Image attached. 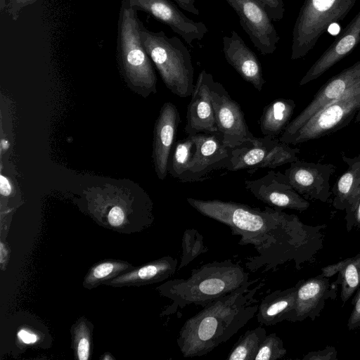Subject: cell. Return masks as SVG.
<instances>
[{"instance_id":"6da1fadb","label":"cell","mask_w":360,"mask_h":360,"mask_svg":"<svg viewBox=\"0 0 360 360\" xmlns=\"http://www.w3.org/2000/svg\"><path fill=\"white\" fill-rule=\"evenodd\" d=\"M188 203L205 217L227 226L240 236L238 244L252 245L257 255L247 259L246 269H275L294 261L297 269L321 248V229L303 224L295 214L266 206L259 207L233 201L187 198Z\"/></svg>"},{"instance_id":"7a4b0ae2","label":"cell","mask_w":360,"mask_h":360,"mask_svg":"<svg viewBox=\"0 0 360 360\" xmlns=\"http://www.w3.org/2000/svg\"><path fill=\"white\" fill-rule=\"evenodd\" d=\"M249 281L235 291L207 304L186 321L176 340L185 358L201 356L226 342L257 314L255 295L264 283Z\"/></svg>"},{"instance_id":"3957f363","label":"cell","mask_w":360,"mask_h":360,"mask_svg":"<svg viewBox=\"0 0 360 360\" xmlns=\"http://www.w3.org/2000/svg\"><path fill=\"white\" fill-rule=\"evenodd\" d=\"M248 282V272L230 259L207 263L193 269L187 279L171 280L157 288L162 296L171 300L162 314H172L191 304L203 307Z\"/></svg>"},{"instance_id":"277c9868","label":"cell","mask_w":360,"mask_h":360,"mask_svg":"<svg viewBox=\"0 0 360 360\" xmlns=\"http://www.w3.org/2000/svg\"><path fill=\"white\" fill-rule=\"evenodd\" d=\"M140 37L166 87L181 98L191 96L194 68L190 51L181 40L177 37H169L162 31H149L142 24Z\"/></svg>"},{"instance_id":"5b68a950","label":"cell","mask_w":360,"mask_h":360,"mask_svg":"<svg viewBox=\"0 0 360 360\" xmlns=\"http://www.w3.org/2000/svg\"><path fill=\"white\" fill-rule=\"evenodd\" d=\"M141 25L136 10L131 7L122 9L117 50L126 81L133 90L146 97L157 92V77L141 40Z\"/></svg>"},{"instance_id":"8992f818","label":"cell","mask_w":360,"mask_h":360,"mask_svg":"<svg viewBox=\"0 0 360 360\" xmlns=\"http://www.w3.org/2000/svg\"><path fill=\"white\" fill-rule=\"evenodd\" d=\"M357 0H304L292 30L291 60L304 58L333 24L343 20Z\"/></svg>"},{"instance_id":"52a82bcc","label":"cell","mask_w":360,"mask_h":360,"mask_svg":"<svg viewBox=\"0 0 360 360\" xmlns=\"http://www.w3.org/2000/svg\"><path fill=\"white\" fill-rule=\"evenodd\" d=\"M354 118L360 122V84L323 107L283 143L296 145L322 138L347 127Z\"/></svg>"},{"instance_id":"ba28073f","label":"cell","mask_w":360,"mask_h":360,"mask_svg":"<svg viewBox=\"0 0 360 360\" xmlns=\"http://www.w3.org/2000/svg\"><path fill=\"white\" fill-rule=\"evenodd\" d=\"M300 150L281 142L278 138L264 136L246 140L232 148L227 170L237 172L248 169L252 174L258 169H274L297 160Z\"/></svg>"},{"instance_id":"9c48e42d","label":"cell","mask_w":360,"mask_h":360,"mask_svg":"<svg viewBox=\"0 0 360 360\" xmlns=\"http://www.w3.org/2000/svg\"><path fill=\"white\" fill-rule=\"evenodd\" d=\"M237 13L240 24L254 46L266 56L273 53L279 41L272 20L257 0H225Z\"/></svg>"},{"instance_id":"30bf717a","label":"cell","mask_w":360,"mask_h":360,"mask_svg":"<svg viewBox=\"0 0 360 360\" xmlns=\"http://www.w3.org/2000/svg\"><path fill=\"white\" fill-rule=\"evenodd\" d=\"M211 96L217 133L227 146L233 148L255 137L248 128L240 105L230 96L221 83L213 82Z\"/></svg>"},{"instance_id":"8fae6325","label":"cell","mask_w":360,"mask_h":360,"mask_svg":"<svg viewBox=\"0 0 360 360\" xmlns=\"http://www.w3.org/2000/svg\"><path fill=\"white\" fill-rule=\"evenodd\" d=\"M245 186L257 199L271 207L303 212L310 206L309 202L290 186L281 172L270 170L262 177L245 180Z\"/></svg>"},{"instance_id":"7c38bea8","label":"cell","mask_w":360,"mask_h":360,"mask_svg":"<svg viewBox=\"0 0 360 360\" xmlns=\"http://www.w3.org/2000/svg\"><path fill=\"white\" fill-rule=\"evenodd\" d=\"M359 84H360V60L329 79L319 89L307 106L290 122L278 137L279 141L284 142L316 112Z\"/></svg>"},{"instance_id":"4fadbf2b","label":"cell","mask_w":360,"mask_h":360,"mask_svg":"<svg viewBox=\"0 0 360 360\" xmlns=\"http://www.w3.org/2000/svg\"><path fill=\"white\" fill-rule=\"evenodd\" d=\"M335 167L332 164H321L295 160L285 169L290 186L303 198L326 202L331 195L330 179Z\"/></svg>"},{"instance_id":"5bb4252c","label":"cell","mask_w":360,"mask_h":360,"mask_svg":"<svg viewBox=\"0 0 360 360\" xmlns=\"http://www.w3.org/2000/svg\"><path fill=\"white\" fill-rule=\"evenodd\" d=\"M192 137L196 151L193 164L182 182L201 181L212 172L228 167L232 148L224 142L219 133H199Z\"/></svg>"},{"instance_id":"9a60e30c","label":"cell","mask_w":360,"mask_h":360,"mask_svg":"<svg viewBox=\"0 0 360 360\" xmlns=\"http://www.w3.org/2000/svg\"><path fill=\"white\" fill-rule=\"evenodd\" d=\"M129 7L151 15L167 25L188 44L200 41L208 29L202 22H195L188 18L170 0H128Z\"/></svg>"},{"instance_id":"2e32d148","label":"cell","mask_w":360,"mask_h":360,"mask_svg":"<svg viewBox=\"0 0 360 360\" xmlns=\"http://www.w3.org/2000/svg\"><path fill=\"white\" fill-rule=\"evenodd\" d=\"M213 82L212 75L205 70L199 73L187 108L184 131L188 136L218 132L211 96Z\"/></svg>"},{"instance_id":"e0dca14e","label":"cell","mask_w":360,"mask_h":360,"mask_svg":"<svg viewBox=\"0 0 360 360\" xmlns=\"http://www.w3.org/2000/svg\"><path fill=\"white\" fill-rule=\"evenodd\" d=\"M295 308L288 321H302L309 318L314 321L320 316L326 300L335 298L336 288L329 278L321 274L297 283Z\"/></svg>"},{"instance_id":"ac0fdd59","label":"cell","mask_w":360,"mask_h":360,"mask_svg":"<svg viewBox=\"0 0 360 360\" xmlns=\"http://www.w3.org/2000/svg\"><path fill=\"white\" fill-rule=\"evenodd\" d=\"M181 122L177 108L166 102L161 108L153 131V160L158 177L164 180L168 173L170 154Z\"/></svg>"},{"instance_id":"d6986e66","label":"cell","mask_w":360,"mask_h":360,"mask_svg":"<svg viewBox=\"0 0 360 360\" xmlns=\"http://www.w3.org/2000/svg\"><path fill=\"white\" fill-rule=\"evenodd\" d=\"M359 43L360 11L309 68L300 80L299 85H304L321 77L335 64L349 54Z\"/></svg>"},{"instance_id":"ffe728a7","label":"cell","mask_w":360,"mask_h":360,"mask_svg":"<svg viewBox=\"0 0 360 360\" xmlns=\"http://www.w3.org/2000/svg\"><path fill=\"white\" fill-rule=\"evenodd\" d=\"M223 53L229 65L240 76L260 92L266 80L257 55L234 30L222 38Z\"/></svg>"},{"instance_id":"44dd1931","label":"cell","mask_w":360,"mask_h":360,"mask_svg":"<svg viewBox=\"0 0 360 360\" xmlns=\"http://www.w3.org/2000/svg\"><path fill=\"white\" fill-rule=\"evenodd\" d=\"M178 260L165 256L132 269L107 281L112 287L141 286L162 282L172 276L178 268Z\"/></svg>"},{"instance_id":"7402d4cb","label":"cell","mask_w":360,"mask_h":360,"mask_svg":"<svg viewBox=\"0 0 360 360\" xmlns=\"http://www.w3.org/2000/svg\"><path fill=\"white\" fill-rule=\"evenodd\" d=\"M346 171L336 180L331 188L332 205L336 210L351 211L360 200V154L354 158L342 155Z\"/></svg>"},{"instance_id":"603a6c76","label":"cell","mask_w":360,"mask_h":360,"mask_svg":"<svg viewBox=\"0 0 360 360\" xmlns=\"http://www.w3.org/2000/svg\"><path fill=\"white\" fill-rule=\"evenodd\" d=\"M297 283L285 290H278L266 295L259 304L257 321L262 326H273L287 321L295 308Z\"/></svg>"},{"instance_id":"cb8c5ba5","label":"cell","mask_w":360,"mask_h":360,"mask_svg":"<svg viewBox=\"0 0 360 360\" xmlns=\"http://www.w3.org/2000/svg\"><path fill=\"white\" fill-rule=\"evenodd\" d=\"M295 105L290 98L276 99L266 105L259 120L262 133L275 138L280 136L291 121Z\"/></svg>"},{"instance_id":"d4e9b609","label":"cell","mask_w":360,"mask_h":360,"mask_svg":"<svg viewBox=\"0 0 360 360\" xmlns=\"http://www.w3.org/2000/svg\"><path fill=\"white\" fill-rule=\"evenodd\" d=\"M195 151L196 145L192 136L175 142L169 160L168 173L182 181L193 164Z\"/></svg>"},{"instance_id":"484cf974","label":"cell","mask_w":360,"mask_h":360,"mask_svg":"<svg viewBox=\"0 0 360 360\" xmlns=\"http://www.w3.org/2000/svg\"><path fill=\"white\" fill-rule=\"evenodd\" d=\"M134 266L127 262L108 259L95 264L86 274L84 288L91 290L125 273Z\"/></svg>"},{"instance_id":"4316f807","label":"cell","mask_w":360,"mask_h":360,"mask_svg":"<svg viewBox=\"0 0 360 360\" xmlns=\"http://www.w3.org/2000/svg\"><path fill=\"white\" fill-rule=\"evenodd\" d=\"M266 330L259 326L242 335L226 357L227 360H255L259 347L266 336Z\"/></svg>"},{"instance_id":"83f0119b","label":"cell","mask_w":360,"mask_h":360,"mask_svg":"<svg viewBox=\"0 0 360 360\" xmlns=\"http://www.w3.org/2000/svg\"><path fill=\"white\" fill-rule=\"evenodd\" d=\"M337 283L341 285L340 298L344 304L360 287V252L345 259Z\"/></svg>"},{"instance_id":"f1b7e54d","label":"cell","mask_w":360,"mask_h":360,"mask_svg":"<svg viewBox=\"0 0 360 360\" xmlns=\"http://www.w3.org/2000/svg\"><path fill=\"white\" fill-rule=\"evenodd\" d=\"M92 330V324L84 317L72 326V347L79 360H88L90 357Z\"/></svg>"},{"instance_id":"f546056e","label":"cell","mask_w":360,"mask_h":360,"mask_svg":"<svg viewBox=\"0 0 360 360\" xmlns=\"http://www.w3.org/2000/svg\"><path fill=\"white\" fill-rule=\"evenodd\" d=\"M182 254L177 270L190 264L200 255L208 251L203 242V236L194 229H186L182 236Z\"/></svg>"},{"instance_id":"4dcf8cb0","label":"cell","mask_w":360,"mask_h":360,"mask_svg":"<svg viewBox=\"0 0 360 360\" xmlns=\"http://www.w3.org/2000/svg\"><path fill=\"white\" fill-rule=\"evenodd\" d=\"M287 353L282 340L275 333L266 335L261 343L255 360H277Z\"/></svg>"},{"instance_id":"1f68e13d","label":"cell","mask_w":360,"mask_h":360,"mask_svg":"<svg viewBox=\"0 0 360 360\" xmlns=\"http://www.w3.org/2000/svg\"><path fill=\"white\" fill-rule=\"evenodd\" d=\"M264 7L272 21L278 22L283 19L285 13L283 0H257Z\"/></svg>"},{"instance_id":"d6a6232c","label":"cell","mask_w":360,"mask_h":360,"mask_svg":"<svg viewBox=\"0 0 360 360\" xmlns=\"http://www.w3.org/2000/svg\"><path fill=\"white\" fill-rule=\"evenodd\" d=\"M338 352L334 347L327 346L323 349L313 351L302 356L303 360H337Z\"/></svg>"},{"instance_id":"836d02e7","label":"cell","mask_w":360,"mask_h":360,"mask_svg":"<svg viewBox=\"0 0 360 360\" xmlns=\"http://www.w3.org/2000/svg\"><path fill=\"white\" fill-rule=\"evenodd\" d=\"M352 304L354 305V307L347 324L349 330L360 328V294L354 297Z\"/></svg>"},{"instance_id":"e575fe53","label":"cell","mask_w":360,"mask_h":360,"mask_svg":"<svg viewBox=\"0 0 360 360\" xmlns=\"http://www.w3.org/2000/svg\"><path fill=\"white\" fill-rule=\"evenodd\" d=\"M345 219L347 231L360 229V200L354 209L346 213Z\"/></svg>"},{"instance_id":"d590c367","label":"cell","mask_w":360,"mask_h":360,"mask_svg":"<svg viewBox=\"0 0 360 360\" xmlns=\"http://www.w3.org/2000/svg\"><path fill=\"white\" fill-rule=\"evenodd\" d=\"M37 0H10L8 13L13 20H17L22 8L35 2Z\"/></svg>"},{"instance_id":"8d00e7d4","label":"cell","mask_w":360,"mask_h":360,"mask_svg":"<svg viewBox=\"0 0 360 360\" xmlns=\"http://www.w3.org/2000/svg\"><path fill=\"white\" fill-rule=\"evenodd\" d=\"M18 339L25 344L35 343L37 340V335L27 329H20L18 333Z\"/></svg>"},{"instance_id":"74e56055","label":"cell","mask_w":360,"mask_h":360,"mask_svg":"<svg viewBox=\"0 0 360 360\" xmlns=\"http://www.w3.org/2000/svg\"><path fill=\"white\" fill-rule=\"evenodd\" d=\"M183 10L198 15L200 11L195 5V0H174Z\"/></svg>"},{"instance_id":"f35d334b","label":"cell","mask_w":360,"mask_h":360,"mask_svg":"<svg viewBox=\"0 0 360 360\" xmlns=\"http://www.w3.org/2000/svg\"><path fill=\"white\" fill-rule=\"evenodd\" d=\"M0 191L3 196L9 195L12 191V187L9 180L2 174L0 177Z\"/></svg>"},{"instance_id":"ab89813d","label":"cell","mask_w":360,"mask_h":360,"mask_svg":"<svg viewBox=\"0 0 360 360\" xmlns=\"http://www.w3.org/2000/svg\"><path fill=\"white\" fill-rule=\"evenodd\" d=\"M0 255H1V268L4 269V266H6L8 259V252L7 248L5 247V245L3 242H1V248H0Z\"/></svg>"},{"instance_id":"60d3db41","label":"cell","mask_w":360,"mask_h":360,"mask_svg":"<svg viewBox=\"0 0 360 360\" xmlns=\"http://www.w3.org/2000/svg\"><path fill=\"white\" fill-rule=\"evenodd\" d=\"M359 294H360V287H359V289L357 290V291H356V293L355 296H357V295H359Z\"/></svg>"}]
</instances>
